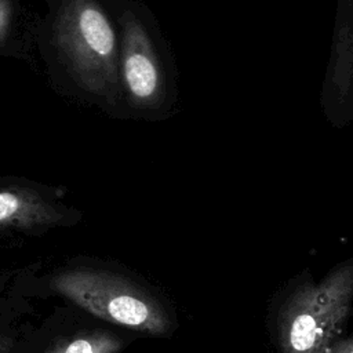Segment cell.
<instances>
[{"label": "cell", "instance_id": "9", "mask_svg": "<svg viewBox=\"0 0 353 353\" xmlns=\"http://www.w3.org/2000/svg\"><path fill=\"white\" fill-rule=\"evenodd\" d=\"M3 11H1V7H0V25H1V22H3Z\"/></svg>", "mask_w": 353, "mask_h": 353}, {"label": "cell", "instance_id": "6", "mask_svg": "<svg viewBox=\"0 0 353 353\" xmlns=\"http://www.w3.org/2000/svg\"><path fill=\"white\" fill-rule=\"evenodd\" d=\"M68 212L36 193L0 190V223L52 225L62 222Z\"/></svg>", "mask_w": 353, "mask_h": 353}, {"label": "cell", "instance_id": "3", "mask_svg": "<svg viewBox=\"0 0 353 353\" xmlns=\"http://www.w3.org/2000/svg\"><path fill=\"white\" fill-rule=\"evenodd\" d=\"M353 298L352 265L299 285L279 313L280 353H325L339 338Z\"/></svg>", "mask_w": 353, "mask_h": 353}, {"label": "cell", "instance_id": "7", "mask_svg": "<svg viewBox=\"0 0 353 353\" xmlns=\"http://www.w3.org/2000/svg\"><path fill=\"white\" fill-rule=\"evenodd\" d=\"M123 342L106 331H95L73 338L68 343L59 345L51 353H117Z\"/></svg>", "mask_w": 353, "mask_h": 353}, {"label": "cell", "instance_id": "4", "mask_svg": "<svg viewBox=\"0 0 353 353\" xmlns=\"http://www.w3.org/2000/svg\"><path fill=\"white\" fill-rule=\"evenodd\" d=\"M52 288L105 321L161 335L170 328L167 312L132 281L105 270L76 269L54 277Z\"/></svg>", "mask_w": 353, "mask_h": 353}, {"label": "cell", "instance_id": "8", "mask_svg": "<svg viewBox=\"0 0 353 353\" xmlns=\"http://www.w3.org/2000/svg\"><path fill=\"white\" fill-rule=\"evenodd\" d=\"M325 353H353L352 338L338 339Z\"/></svg>", "mask_w": 353, "mask_h": 353}, {"label": "cell", "instance_id": "2", "mask_svg": "<svg viewBox=\"0 0 353 353\" xmlns=\"http://www.w3.org/2000/svg\"><path fill=\"white\" fill-rule=\"evenodd\" d=\"M119 26V120L163 121L179 101L178 68L160 23L142 0H114Z\"/></svg>", "mask_w": 353, "mask_h": 353}, {"label": "cell", "instance_id": "5", "mask_svg": "<svg viewBox=\"0 0 353 353\" xmlns=\"http://www.w3.org/2000/svg\"><path fill=\"white\" fill-rule=\"evenodd\" d=\"M320 106L327 123L336 130L353 120V0H336Z\"/></svg>", "mask_w": 353, "mask_h": 353}, {"label": "cell", "instance_id": "1", "mask_svg": "<svg viewBox=\"0 0 353 353\" xmlns=\"http://www.w3.org/2000/svg\"><path fill=\"white\" fill-rule=\"evenodd\" d=\"M48 47L66 91L119 119V26L114 0H57Z\"/></svg>", "mask_w": 353, "mask_h": 353}]
</instances>
